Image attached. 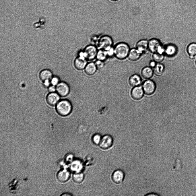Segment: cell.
<instances>
[{
  "label": "cell",
  "instance_id": "83f0119b",
  "mask_svg": "<svg viewBox=\"0 0 196 196\" xmlns=\"http://www.w3.org/2000/svg\"><path fill=\"white\" fill-rule=\"evenodd\" d=\"M97 69H101L102 68L104 65V63L103 61L97 60L95 63Z\"/></svg>",
  "mask_w": 196,
  "mask_h": 196
},
{
  "label": "cell",
  "instance_id": "2e32d148",
  "mask_svg": "<svg viewBox=\"0 0 196 196\" xmlns=\"http://www.w3.org/2000/svg\"><path fill=\"white\" fill-rule=\"evenodd\" d=\"M187 52L190 59H194L196 56V43L192 42L188 45Z\"/></svg>",
  "mask_w": 196,
  "mask_h": 196
},
{
  "label": "cell",
  "instance_id": "44dd1931",
  "mask_svg": "<svg viewBox=\"0 0 196 196\" xmlns=\"http://www.w3.org/2000/svg\"><path fill=\"white\" fill-rule=\"evenodd\" d=\"M177 52L176 47L173 44H169L164 48V52L166 55L169 56H172L175 55Z\"/></svg>",
  "mask_w": 196,
  "mask_h": 196
},
{
  "label": "cell",
  "instance_id": "f546056e",
  "mask_svg": "<svg viewBox=\"0 0 196 196\" xmlns=\"http://www.w3.org/2000/svg\"><path fill=\"white\" fill-rule=\"evenodd\" d=\"M48 90L50 92H53L55 91L56 88H55V86L52 85L49 87Z\"/></svg>",
  "mask_w": 196,
  "mask_h": 196
},
{
  "label": "cell",
  "instance_id": "d4e9b609",
  "mask_svg": "<svg viewBox=\"0 0 196 196\" xmlns=\"http://www.w3.org/2000/svg\"><path fill=\"white\" fill-rule=\"evenodd\" d=\"M164 69V65L161 64H158L154 67V73L157 75H161L163 73Z\"/></svg>",
  "mask_w": 196,
  "mask_h": 196
},
{
  "label": "cell",
  "instance_id": "4dcf8cb0",
  "mask_svg": "<svg viewBox=\"0 0 196 196\" xmlns=\"http://www.w3.org/2000/svg\"><path fill=\"white\" fill-rule=\"evenodd\" d=\"M50 80H46L43 81V84L44 86L46 87H48L50 86Z\"/></svg>",
  "mask_w": 196,
  "mask_h": 196
},
{
  "label": "cell",
  "instance_id": "f1b7e54d",
  "mask_svg": "<svg viewBox=\"0 0 196 196\" xmlns=\"http://www.w3.org/2000/svg\"><path fill=\"white\" fill-rule=\"evenodd\" d=\"M59 82V78L56 77H53L51 79V82L53 86H55Z\"/></svg>",
  "mask_w": 196,
  "mask_h": 196
},
{
  "label": "cell",
  "instance_id": "836d02e7",
  "mask_svg": "<svg viewBox=\"0 0 196 196\" xmlns=\"http://www.w3.org/2000/svg\"><path fill=\"white\" fill-rule=\"evenodd\" d=\"M110 0V1H111L112 2H115V1H117L118 0Z\"/></svg>",
  "mask_w": 196,
  "mask_h": 196
},
{
  "label": "cell",
  "instance_id": "30bf717a",
  "mask_svg": "<svg viewBox=\"0 0 196 196\" xmlns=\"http://www.w3.org/2000/svg\"><path fill=\"white\" fill-rule=\"evenodd\" d=\"M56 88L57 93L61 97L66 96L69 92V89L68 85L63 82L58 84Z\"/></svg>",
  "mask_w": 196,
  "mask_h": 196
},
{
  "label": "cell",
  "instance_id": "8fae6325",
  "mask_svg": "<svg viewBox=\"0 0 196 196\" xmlns=\"http://www.w3.org/2000/svg\"><path fill=\"white\" fill-rule=\"evenodd\" d=\"M70 176L69 171L64 169L60 171L57 173V177L58 180L61 183H65L69 179Z\"/></svg>",
  "mask_w": 196,
  "mask_h": 196
},
{
  "label": "cell",
  "instance_id": "4316f807",
  "mask_svg": "<svg viewBox=\"0 0 196 196\" xmlns=\"http://www.w3.org/2000/svg\"><path fill=\"white\" fill-rule=\"evenodd\" d=\"M102 137L101 135L98 134H96L93 135L92 138V140L95 145L99 144Z\"/></svg>",
  "mask_w": 196,
  "mask_h": 196
},
{
  "label": "cell",
  "instance_id": "cb8c5ba5",
  "mask_svg": "<svg viewBox=\"0 0 196 196\" xmlns=\"http://www.w3.org/2000/svg\"><path fill=\"white\" fill-rule=\"evenodd\" d=\"M73 181L77 183H82L84 179V174L81 172L75 173L72 176Z\"/></svg>",
  "mask_w": 196,
  "mask_h": 196
},
{
  "label": "cell",
  "instance_id": "484cf974",
  "mask_svg": "<svg viewBox=\"0 0 196 196\" xmlns=\"http://www.w3.org/2000/svg\"><path fill=\"white\" fill-rule=\"evenodd\" d=\"M153 58L155 62L160 63L163 61L164 59V56L162 54L155 53L153 55Z\"/></svg>",
  "mask_w": 196,
  "mask_h": 196
},
{
  "label": "cell",
  "instance_id": "5bb4252c",
  "mask_svg": "<svg viewBox=\"0 0 196 196\" xmlns=\"http://www.w3.org/2000/svg\"><path fill=\"white\" fill-rule=\"evenodd\" d=\"M70 168L71 171L75 173L80 172L82 169L83 164L79 160H75L72 162Z\"/></svg>",
  "mask_w": 196,
  "mask_h": 196
},
{
  "label": "cell",
  "instance_id": "9c48e42d",
  "mask_svg": "<svg viewBox=\"0 0 196 196\" xmlns=\"http://www.w3.org/2000/svg\"><path fill=\"white\" fill-rule=\"evenodd\" d=\"M125 177L124 172L121 169H117L115 171L112 175L113 181L117 184H120L124 181Z\"/></svg>",
  "mask_w": 196,
  "mask_h": 196
},
{
  "label": "cell",
  "instance_id": "7a4b0ae2",
  "mask_svg": "<svg viewBox=\"0 0 196 196\" xmlns=\"http://www.w3.org/2000/svg\"><path fill=\"white\" fill-rule=\"evenodd\" d=\"M72 109L71 105L67 100H62L57 103L56 106V110L60 115L65 116L69 115Z\"/></svg>",
  "mask_w": 196,
  "mask_h": 196
},
{
  "label": "cell",
  "instance_id": "9a60e30c",
  "mask_svg": "<svg viewBox=\"0 0 196 196\" xmlns=\"http://www.w3.org/2000/svg\"><path fill=\"white\" fill-rule=\"evenodd\" d=\"M97 69L95 63L90 62L88 63L84 69V70L86 74L91 75L96 73Z\"/></svg>",
  "mask_w": 196,
  "mask_h": 196
},
{
  "label": "cell",
  "instance_id": "ac0fdd59",
  "mask_svg": "<svg viewBox=\"0 0 196 196\" xmlns=\"http://www.w3.org/2000/svg\"><path fill=\"white\" fill-rule=\"evenodd\" d=\"M130 85L133 87H136L141 84V79L140 76L137 74H134L131 76L129 79Z\"/></svg>",
  "mask_w": 196,
  "mask_h": 196
},
{
  "label": "cell",
  "instance_id": "3957f363",
  "mask_svg": "<svg viewBox=\"0 0 196 196\" xmlns=\"http://www.w3.org/2000/svg\"><path fill=\"white\" fill-rule=\"evenodd\" d=\"M113 41L109 36L104 35L98 40V47L99 49L107 51L113 48Z\"/></svg>",
  "mask_w": 196,
  "mask_h": 196
},
{
  "label": "cell",
  "instance_id": "d6986e66",
  "mask_svg": "<svg viewBox=\"0 0 196 196\" xmlns=\"http://www.w3.org/2000/svg\"><path fill=\"white\" fill-rule=\"evenodd\" d=\"M148 42L145 40H141L137 43L136 45L137 49L141 54L146 51L148 48Z\"/></svg>",
  "mask_w": 196,
  "mask_h": 196
},
{
  "label": "cell",
  "instance_id": "8992f818",
  "mask_svg": "<svg viewBox=\"0 0 196 196\" xmlns=\"http://www.w3.org/2000/svg\"><path fill=\"white\" fill-rule=\"evenodd\" d=\"M113 140L110 135H106L102 137L99 144L100 147L103 150H107L110 148L112 145Z\"/></svg>",
  "mask_w": 196,
  "mask_h": 196
},
{
  "label": "cell",
  "instance_id": "6da1fadb",
  "mask_svg": "<svg viewBox=\"0 0 196 196\" xmlns=\"http://www.w3.org/2000/svg\"><path fill=\"white\" fill-rule=\"evenodd\" d=\"M113 48L114 56L118 59H124L129 55V47L128 45L125 43H118Z\"/></svg>",
  "mask_w": 196,
  "mask_h": 196
},
{
  "label": "cell",
  "instance_id": "d6a6232c",
  "mask_svg": "<svg viewBox=\"0 0 196 196\" xmlns=\"http://www.w3.org/2000/svg\"><path fill=\"white\" fill-rule=\"evenodd\" d=\"M155 62L154 61H152L150 63V66L152 67H155Z\"/></svg>",
  "mask_w": 196,
  "mask_h": 196
},
{
  "label": "cell",
  "instance_id": "52a82bcc",
  "mask_svg": "<svg viewBox=\"0 0 196 196\" xmlns=\"http://www.w3.org/2000/svg\"><path fill=\"white\" fill-rule=\"evenodd\" d=\"M87 63V60L81 53H79L74 61V65L77 70H81L84 69Z\"/></svg>",
  "mask_w": 196,
  "mask_h": 196
},
{
  "label": "cell",
  "instance_id": "ba28073f",
  "mask_svg": "<svg viewBox=\"0 0 196 196\" xmlns=\"http://www.w3.org/2000/svg\"><path fill=\"white\" fill-rule=\"evenodd\" d=\"M143 89L144 93L147 95L152 94L156 89V85L155 83L151 80L145 81L143 83Z\"/></svg>",
  "mask_w": 196,
  "mask_h": 196
},
{
  "label": "cell",
  "instance_id": "e0dca14e",
  "mask_svg": "<svg viewBox=\"0 0 196 196\" xmlns=\"http://www.w3.org/2000/svg\"><path fill=\"white\" fill-rule=\"evenodd\" d=\"M52 73L50 70L45 69L42 70L40 73L39 77L42 81L50 80L52 77Z\"/></svg>",
  "mask_w": 196,
  "mask_h": 196
},
{
  "label": "cell",
  "instance_id": "1f68e13d",
  "mask_svg": "<svg viewBox=\"0 0 196 196\" xmlns=\"http://www.w3.org/2000/svg\"><path fill=\"white\" fill-rule=\"evenodd\" d=\"M145 196H158L159 195L157 193H148L145 195Z\"/></svg>",
  "mask_w": 196,
  "mask_h": 196
},
{
  "label": "cell",
  "instance_id": "277c9868",
  "mask_svg": "<svg viewBox=\"0 0 196 196\" xmlns=\"http://www.w3.org/2000/svg\"><path fill=\"white\" fill-rule=\"evenodd\" d=\"M148 48L151 52L154 53L162 54L164 52V48L160 41L156 39H153L149 41L148 42Z\"/></svg>",
  "mask_w": 196,
  "mask_h": 196
},
{
  "label": "cell",
  "instance_id": "603a6c76",
  "mask_svg": "<svg viewBox=\"0 0 196 196\" xmlns=\"http://www.w3.org/2000/svg\"><path fill=\"white\" fill-rule=\"evenodd\" d=\"M108 57V55L106 51L101 49L98 51L96 57L97 60L104 61Z\"/></svg>",
  "mask_w": 196,
  "mask_h": 196
},
{
  "label": "cell",
  "instance_id": "5b68a950",
  "mask_svg": "<svg viewBox=\"0 0 196 196\" xmlns=\"http://www.w3.org/2000/svg\"><path fill=\"white\" fill-rule=\"evenodd\" d=\"M83 51L87 60L92 61L96 58L98 50L96 46L90 44L86 46Z\"/></svg>",
  "mask_w": 196,
  "mask_h": 196
},
{
  "label": "cell",
  "instance_id": "4fadbf2b",
  "mask_svg": "<svg viewBox=\"0 0 196 196\" xmlns=\"http://www.w3.org/2000/svg\"><path fill=\"white\" fill-rule=\"evenodd\" d=\"M143 90L141 86H136L132 90L131 93L132 97L136 100H139L143 97Z\"/></svg>",
  "mask_w": 196,
  "mask_h": 196
},
{
  "label": "cell",
  "instance_id": "e575fe53",
  "mask_svg": "<svg viewBox=\"0 0 196 196\" xmlns=\"http://www.w3.org/2000/svg\"><path fill=\"white\" fill-rule=\"evenodd\" d=\"M195 63H196V60L195 61Z\"/></svg>",
  "mask_w": 196,
  "mask_h": 196
},
{
  "label": "cell",
  "instance_id": "7402d4cb",
  "mask_svg": "<svg viewBox=\"0 0 196 196\" xmlns=\"http://www.w3.org/2000/svg\"><path fill=\"white\" fill-rule=\"evenodd\" d=\"M141 73L143 78L145 79H149L152 76L153 71L150 67H146L142 69Z\"/></svg>",
  "mask_w": 196,
  "mask_h": 196
},
{
  "label": "cell",
  "instance_id": "ffe728a7",
  "mask_svg": "<svg viewBox=\"0 0 196 196\" xmlns=\"http://www.w3.org/2000/svg\"><path fill=\"white\" fill-rule=\"evenodd\" d=\"M141 54L140 52L137 49L133 48L129 51L128 57L130 60L135 61L139 59Z\"/></svg>",
  "mask_w": 196,
  "mask_h": 196
},
{
  "label": "cell",
  "instance_id": "7c38bea8",
  "mask_svg": "<svg viewBox=\"0 0 196 196\" xmlns=\"http://www.w3.org/2000/svg\"><path fill=\"white\" fill-rule=\"evenodd\" d=\"M59 100V94L54 92H51L47 96L46 100L47 103L50 105L53 106L55 105Z\"/></svg>",
  "mask_w": 196,
  "mask_h": 196
}]
</instances>
